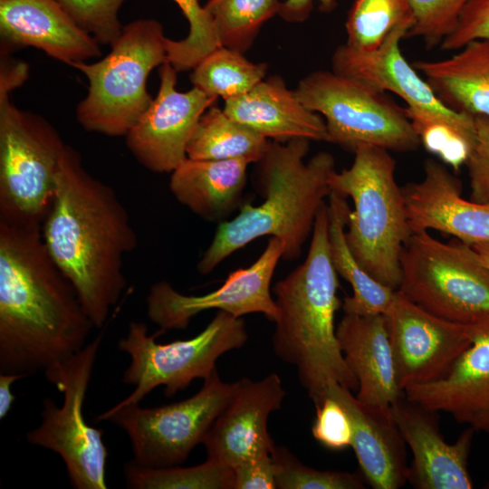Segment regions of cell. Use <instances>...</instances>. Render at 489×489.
<instances>
[{
	"mask_svg": "<svg viewBox=\"0 0 489 489\" xmlns=\"http://www.w3.org/2000/svg\"><path fill=\"white\" fill-rule=\"evenodd\" d=\"M93 328L42 225L0 219V373H44L81 350Z\"/></svg>",
	"mask_w": 489,
	"mask_h": 489,
	"instance_id": "cell-1",
	"label": "cell"
},
{
	"mask_svg": "<svg viewBox=\"0 0 489 489\" xmlns=\"http://www.w3.org/2000/svg\"><path fill=\"white\" fill-rule=\"evenodd\" d=\"M42 235L95 328L104 326L127 285L124 259L138 244L115 190L91 175L68 146Z\"/></svg>",
	"mask_w": 489,
	"mask_h": 489,
	"instance_id": "cell-2",
	"label": "cell"
},
{
	"mask_svg": "<svg viewBox=\"0 0 489 489\" xmlns=\"http://www.w3.org/2000/svg\"><path fill=\"white\" fill-rule=\"evenodd\" d=\"M337 275L330 251L325 203L316 216L305 260L273 289L277 308L273 350L282 360L296 367L301 385L314 405L332 384L358 389V380L336 336L334 318L341 305Z\"/></svg>",
	"mask_w": 489,
	"mask_h": 489,
	"instance_id": "cell-3",
	"label": "cell"
},
{
	"mask_svg": "<svg viewBox=\"0 0 489 489\" xmlns=\"http://www.w3.org/2000/svg\"><path fill=\"white\" fill-rule=\"evenodd\" d=\"M310 140L269 141L258 165V187L264 200L244 204L233 219L219 224L199 259V273L208 274L226 257L256 238L268 235L283 245V259L296 260L312 233L316 216L331 193L335 169L331 154L319 152L305 160Z\"/></svg>",
	"mask_w": 489,
	"mask_h": 489,
	"instance_id": "cell-4",
	"label": "cell"
},
{
	"mask_svg": "<svg viewBox=\"0 0 489 489\" xmlns=\"http://www.w3.org/2000/svg\"><path fill=\"white\" fill-rule=\"evenodd\" d=\"M352 165L330 178L331 192L350 197L347 244L359 264L380 283L398 290L400 255L412 235L396 162L389 151L373 145L355 149Z\"/></svg>",
	"mask_w": 489,
	"mask_h": 489,
	"instance_id": "cell-5",
	"label": "cell"
},
{
	"mask_svg": "<svg viewBox=\"0 0 489 489\" xmlns=\"http://www.w3.org/2000/svg\"><path fill=\"white\" fill-rule=\"evenodd\" d=\"M167 39L159 22L139 19L123 26L103 59L71 65L89 82L88 93L76 109L84 129L126 136L152 101L147 80L155 67L167 62Z\"/></svg>",
	"mask_w": 489,
	"mask_h": 489,
	"instance_id": "cell-6",
	"label": "cell"
},
{
	"mask_svg": "<svg viewBox=\"0 0 489 489\" xmlns=\"http://www.w3.org/2000/svg\"><path fill=\"white\" fill-rule=\"evenodd\" d=\"M0 84V219L43 225L68 145L43 117L22 110Z\"/></svg>",
	"mask_w": 489,
	"mask_h": 489,
	"instance_id": "cell-7",
	"label": "cell"
},
{
	"mask_svg": "<svg viewBox=\"0 0 489 489\" xmlns=\"http://www.w3.org/2000/svg\"><path fill=\"white\" fill-rule=\"evenodd\" d=\"M398 291L425 311L472 324L489 316V267L472 245L447 243L427 231L412 233L400 255Z\"/></svg>",
	"mask_w": 489,
	"mask_h": 489,
	"instance_id": "cell-8",
	"label": "cell"
},
{
	"mask_svg": "<svg viewBox=\"0 0 489 489\" xmlns=\"http://www.w3.org/2000/svg\"><path fill=\"white\" fill-rule=\"evenodd\" d=\"M159 335H149L146 323L131 321L127 335L119 340L118 349L130 357L122 381L135 388L115 406L139 404L159 386H165L166 396L175 395L194 379L211 376L218 358L243 347L248 338L242 317L223 311L191 339L160 344L156 341Z\"/></svg>",
	"mask_w": 489,
	"mask_h": 489,
	"instance_id": "cell-9",
	"label": "cell"
},
{
	"mask_svg": "<svg viewBox=\"0 0 489 489\" xmlns=\"http://www.w3.org/2000/svg\"><path fill=\"white\" fill-rule=\"evenodd\" d=\"M103 333L62 362L44 372L63 394L61 407L51 398L43 402L40 425L26 434L28 443L58 454L75 489H107L108 449L102 430L87 424L83 403Z\"/></svg>",
	"mask_w": 489,
	"mask_h": 489,
	"instance_id": "cell-10",
	"label": "cell"
},
{
	"mask_svg": "<svg viewBox=\"0 0 489 489\" xmlns=\"http://www.w3.org/2000/svg\"><path fill=\"white\" fill-rule=\"evenodd\" d=\"M294 92L305 107L323 116L328 142L352 151L373 145L408 152L420 145L405 108L357 80L316 71L302 78Z\"/></svg>",
	"mask_w": 489,
	"mask_h": 489,
	"instance_id": "cell-11",
	"label": "cell"
},
{
	"mask_svg": "<svg viewBox=\"0 0 489 489\" xmlns=\"http://www.w3.org/2000/svg\"><path fill=\"white\" fill-rule=\"evenodd\" d=\"M237 381L221 380L216 370L192 397L155 408L113 406L96 417L110 421L129 437L134 464L149 468L180 465L203 443L232 398Z\"/></svg>",
	"mask_w": 489,
	"mask_h": 489,
	"instance_id": "cell-12",
	"label": "cell"
},
{
	"mask_svg": "<svg viewBox=\"0 0 489 489\" xmlns=\"http://www.w3.org/2000/svg\"><path fill=\"white\" fill-rule=\"evenodd\" d=\"M283 254V243L270 237L264 252L251 265L232 272L223 285L203 295H186L167 281L157 282L147 295L148 317L159 327L160 335L168 330L186 329L193 317L212 309L238 318L262 313L274 322L277 308L271 293V281Z\"/></svg>",
	"mask_w": 489,
	"mask_h": 489,
	"instance_id": "cell-13",
	"label": "cell"
},
{
	"mask_svg": "<svg viewBox=\"0 0 489 489\" xmlns=\"http://www.w3.org/2000/svg\"><path fill=\"white\" fill-rule=\"evenodd\" d=\"M385 316L403 391L443 377L472 343L467 325L425 311L398 290Z\"/></svg>",
	"mask_w": 489,
	"mask_h": 489,
	"instance_id": "cell-14",
	"label": "cell"
},
{
	"mask_svg": "<svg viewBox=\"0 0 489 489\" xmlns=\"http://www.w3.org/2000/svg\"><path fill=\"white\" fill-rule=\"evenodd\" d=\"M177 72L168 62L161 65L157 96L125 136L134 158L155 173H171L187 158V147L200 117L217 100L194 86L177 91Z\"/></svg>",
	"mask_w": 489,
	"mask_h": 489,
	"instance_id": "cell-15",
	"label": "cell"
},
{
	"mask_svg": "<svg viewBox=\"0 0 489 489\" xmlns=\"http://www.w3.org/2000/svg\"><path fill=\"white\" fill-rule=\"evenodd\" d=\"M285 395L276 373L258 381L237 380L232 398L203 441L206 460L234 467L258 454L273 453L275 446L267 421L281 408Z\"/></svg>",
	"mask_w": 489,
	"mask_h": 489,
	"instance_id": "cell-16",
	"label": "cell"
},
{
	"mask_svg": "<svg viewBox=\"0 0 489 489\" xmlns=\"http://www.w3.org/2000/svg\"><path fill=\"white\" fill-rule=\"evenodd\" d=\"M467 327L472 343L450 369L436 380L408 386L404 395L475 432L489 433V316Z\"/></svg>",
	"mask_w": 489,
	"mask_h": 489,
	"instance_id": "cell-17",
	"label": "cell"
},
{
	"mask_svg": "<svg viewBox=\"0 0 489 489\" xmlns=\"http://www.w3.org/2000/svg\"><path fill=\"white\" fill-rule=\"evenodd\" d=\"M393 419L413 454L408 481L418 489H471L468 456L474 433L462 432L453 444L446 443L435 415L408 400L405 395L390 406Z\"/></svg>",
	"mask_w": 489,
	"mask_h": 489,
	"instance_id": "cell-18",
	"label": "cell"
},
{
	"mask_svg": "<svg viewBox=\"0 0 489 489\" xmlns=\"http://www.w3.org/2000/svg\"><path fill=\"white\" fill-rule=\"evenodd\" d=\"M401 189L412 233L433 229L470 245L489 242V202L463 198L461 182L442 163L427 159L423 178Z\"/></svg>",
	"mask_w": 489,
	"mask_h": 489,
	"instance_id": "cell-19",
	"label": "cell"
},
{
	"mask_svg": "<svg viewBox=\"0 0 489 489\" xmlns=\"http://www.w3.org/2000/svg\"><path fill=\"white\" fill-rule=\"evenodd\" d=\"M0 34L4 51L31 46L68 65L101 54L56 0H0Z\"/></svg>",
	"mask_w": 489,
	"mask_h": 489,
	"instance_id": "cell-20",
	"label": "cell"
},
{
	"mask_svg": "<svg viewBox=\"0 0 489 489\" xmlns=\"http://www.w3.org/2000/svg\"><path fill=\"white\" fill-rule=\"evenodd\" d=\"M325 397L339 401L348 412L353 427L351 447L369 485L374 489L402 487L408 479L409 470L406 442L393 419L390 407L362 403L351 390L338 384L329 386L322 399Z\"/></svg>",
	"mask_w": 489,
	"mask_h": 489,
	"instance_id": "cell-21",
	"label": "cell"
},
{
	"mask_svg": "<svg viewBox=\"0 0 489 489\" xmlns=\"http://www.w3.org/2000/svg\"><path fill=\"white\" fill-rule=\"evenodd\" d=\"M336 336L358 380L360 402L388 408L404 395L399 386L385 314L344 313Z\"/></svg>",
	"mask_w": 489,
	"mask_h": 489,
	"instance_id": "cell-22",
	"label": "cell"
},
{
	"mask_svg": "<svg viewBox=\"0 0 489 489\" xmlns=\"http://www.w3.org/2000/svg\"><path fill=\"white\" fill-rule=\"evenodd\" d=\"M404 24L397 27L377 49L363 51L347 43L337 47L331 58L332 71L357 80L381 91H391L417 106L453 116L459 111L444 105L418 72L408 63L400 50V42L411 27Z\"/></svg>",
	"mask_w": 489,
	"mask_h": 489,
	"instance_id": "cell-23",
	"label": "cell"
},
{
	"mask_svg": "<svg viewBox=\"0 0 489 489\" xmlns=\"http://www.w3.org/2000/svg\"><path fill=\"white\" fill-rule=\"evenodd\" d=\"M224 111L268 139L328 142L322 117L305 107L280 76L264 79L250 91L225 101Z\"/></svg>",
	"mask_w": 489,
	"mask_h": 489,
	"instance_id": "cell-24",
	"label": "cell"
},
{
	"mask_svg": "<svg viewBox=\"0 0 489 489\" xmlns=\"http://www.w3.org/2000/svg\"><path fill=\"white\" fill-rule=\"evenodd\" d=\"M248 162L185 158L170 174L174 197L208 221H221L240 203Z\"/></svg>",
	"mask_w": 489,
	"mask_h": 489,
	"instance_id": "cell-25",
	"label": "cell"
},
{
	"mask_svg": "<svg viewBox=\"0 0 489 489\" xmlns=\"http://www.w3.org/2000/svg\"><path fill=\"white\" fill-rule=\"evenodd\" d=\"M439 61H415L438 100L454 110L489 119V40H474Z\"/></svg>",
	"mask_w": 489,
	"mask_h": 489,
	"instance_id": "cell-26",
	"label": "cell"
},
{
	"mask_svg": "<svg viewBox=\"0 0 489 489\" xmlns=\"http://www.w3.org/2000/svg\"><path fill=\"white\" fill-rule=\"evenodd\" d=\"M328 201L331 260L337 273L352 288V295L345 296L341 303L344 313L386 314L397 290L375 280L361 268L351 254L345 239V226L350 210L345 197L331 192Z\"/></svg>",
	"mask_w": 489,
	"mask_h": 489,
	"instance_id": "cell-27",
	"label": "cell"
},
{
	"mask_svg": "<svg viewBox=\"0 0 489 489\" xmlns=\"http://www.w3.org/2000/svg\"><path fill=\"white\" fill-rule=\"evenodd\" d=\"M270 139L230 118L215 105L200 117L187 147L193 159H242L257 163Z\"/></svg>",
	"mask_w": 489,
	"mask_h": 489,
	"instance_id": "cell-28",
	"label": "cell"
},
{
	"mask_svg": "<svg viewBox=\"0 0 489 489\" xmlns=\"http://www.w3.org/2000/svg\"><path fill=\"white\" fill-rule=\"evenodd\" d=\"M405 111L426 150L454 169L465 165L476 139L475 116L460 111L448 116L408 105Z\"/></svg>",
	"mask_w": 489,
	"mask_h": 489,
	"instance_id": "cell-29",
	"label": "cell"
},
{
	"mask_svg": "<svg viewBox=\"0 0 489 489\" xmlns=\"http://www.w3.org/2000/svg\"><path fill=\"white\" fill-rule=\"evenodd\" d=\"M267 64L247 60L244 53L220 46L194 69L190 81L210 97L225 101L250 91L266 75Z\"/></svg>",
	"mask_w": 489,
	"mask_h": 489,
	"instance_id": "cell-30",
	"label": "cell"
},
{
	"mask_svg": "<svg viewBox=\"0 0 489 489\" xmlns=\"http://www.w3.org/2000/svg\"><path fill=\"white\" fill-rule=\"evenodd\" d=\"M279 0H208L209 13L221 46L244 53L262 25L278 14Z\"/></svg>",
	"mask_w": 489,
	"mask_h": 489,
	"instance_id": "cell-31",
	"label": "cell"
},
{
	"mask_svg": "<svg viewBox=\"0 0 489 489\" xmlns=\"http://www.w3.org/2000/svg\"><path fill=\"white\" fill-rule=\"evenodd\" d=\"M126 484L134 489H235L231 466L206 460L203 464L149 468L129 462L125 465Z\"/></svg>",
	"mask_w": 489,
	"mask_h": 489,
	"instance_id": "cell-32",
	"label": "cell"
},
{
	"mask_svg": "<svg viewBox=\"0 0 489 489\" xmlns=\"http://www.w3.org/2000/svg\"><path fill=\"white\" fill-rule=\"evenodd\" d=\"M413 21L408 0H355L345 24L346 43L359 50H375L397 27Z\"/></svg>",
	"mask_w": 489,
	"mask_h": 489,
	"instance_id": "cell-33",
	"label": "cell"
},
{
	"mask_svg": "<svg viewBox=\"0 0 489 489\" xmlns=\"http://www.w3.org/2000/svg\"><path fill=\"white\" fill-rule=\"evenodd\" d=\"M187 19L188 34L167 42L168 61L178 71L194 69L206 55L220 47L213 20L199 0H173Z\"/></svg>",
	"mask_w": 489,
	"mask_h": 489,
	"instance_id": "cell-34",
	"label": "cell"
},
{
	"mask_svg": "<svg viewBox=\"0 0 489 489\" xmlns=\"http://www.w3.org/2000/svg\"><path fill=\"white\" fill-rule=\"evenodd\" d=\"M276 488L280 489H361L362 478L349 472L321 471L302 464L285 447H274Z\"/></svg>",
	"mask_w": 489,
	"mask_h": 489,
	"instance_id": "cell-35",
	"label": "cell"
},
{
	"mask_svg": "<svg viewBox=\"0 0 489 489\" xmlns=\"http://www.w3.org/2000/svg\"><path fill=\"white\" fill-rule=\"evenodd\" d=\"M413 24L407 36L420 37L427 48L441 44L455 28L468 0H408Z\"/></svg>",
	"mask_w": 489,
	"mask_h": 489,
	"instance_id": "cell-36",
	"label": "cell"
},
{
	"mask_svg": "<svg viewBox=\"0 0 489 489\" xmlns=\"http://www.w3.org/2000/svg\"><path fill=\"white\" fill-rule=\"evenodd\" d=\"M70 17L100 44H111L123 26L119 11L125 0H56Z\"/></svg>",
	"mask_w": 489,
	"mask_h": 489,
	"instance_id": "cell-37",
	"label": "cell"
},
{
	"mask_svg": "<svg viewBox=\"0 0 489 489\" xmlns=\"http://www.w3.org/2000/svg\"><path fill=\"white\" fill-rule=\"evenodd\" d=\"M314 406L316 417L312 427L313 437L331 450H343L351 446L353 427L344 407L330 397H325Z\"/></svg>",
	"mask_w": 489,
	"mask_h": 489,
	"instance_id": "cell-38",
	"label": "cell"
},
{
	"mask_svg": "<svg viewBox=\"0 0 489 489\" xmlns=\"http://www.w3.org/2000/svg\"><path fill=\"white\" fill-rule=\"evenodd\" d=\"M476 139L467 159L470 181V200L489 202V119L475 116Z\"/></svg>",
	"mask_w": 489,
	"mask_h": 489,
	"instance_id": "cell-39",
	"label": "cell"
},
{
	"mask_svg": "<svg viewBox=\"0 0 489 489\" xmlns=\"http://www.w3.org/2000/svg\"><path fill=\"white\" fill-rule=\"evenodd\" d=\"M474 40H489V0H468L455 30L444 39L440 48L459 50Z\"/></svg>",
	"mask_w": 489,
	"mask_h": 489,
	"instance_id": "cell-40",
	"label": "cell"
},
{
	"mask_svg": "<svg viewBox=\"0 0 489 489\" xmlns=\"http://www.w3.org/2000/svg\"><path fill=\"white\" fill-rule=\"evenodd\" d=\"M235 489H274L275 465L272 453L264 452L252 456L233 467Z\"/></svg>",
	"mask_w": 489,
	"mask_h": 489,
	"instance_id": "cell-41",
	"label": "cell"
},
{
	"mask_svg": "<svg viewBox=\"0 0 489 489\" xmlns=\"http://www.w3.org/2000/svg\"><path fill=\"white\" fill-rule=\"evenodd\" d=\"M321 9L331 11L336 5V0H318ZM313 0H285L281 2L278 14L287 22L306 20L312 9Z\"/></svg>",
	"mask_w": 489,
	"mask_h": 489,
	"instance_id": "cell-42",
	"label": "cell"
},
{
	"mask_svg": "<svg viewBox=\"0 0 489 489\" xmlns=\"http://www.w3.org/2000/svg\"><path fill=\"white\" fill-rule=\"evenodd\" d=\"M28 377L25 374L0 373V418L3 419L10 411L15 397L12 392L14 381Z\"/></svg>",
	"mask_w": 489,
	"mask_h": 489,
	"instance_id": "cell-43",
	"label": "cell"
},
{
	"mask_svg": "<svg viewBox=\"0 0 489 489\" xmlns=\"http://www.w3.org/2000/svg\"><path fill=\"white\" fill-rule=\"evenodd\" d=\"M483 263L489 267V242H481L472 245Z\"/></svg>",
	"mask_w": 489,
	"mask_h": 489,
	"instance_id": "cell-44",
	"label": "cell"
}]
</instances>
